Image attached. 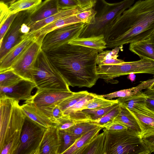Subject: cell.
I'll return each instance as SVG.
<instances>
[{
  "mask_svg": "<svg viewBox=\"0 0 154 154\" xmlns=\"http://www.w3.org/2000/svg\"><path fill=\"white\" fill-rule=\"evenodd\" d=\"M124 61L117 58H111L105 59L100 61L97 63L98 65H112L119 63L123 62Z\"/></svg>",
  "mask_w": 154,
  "mask_h": 154,
  "instance_id": "obj_46",
  "label": "cell"
},
{
  "mask_svg": "<svg viewBox=\"0 0 154 154\" xmlns=\"http://www.w3.org/2000/svg\"><path fill=\"white\" fill-rule=\"evenodd\" d=\"M68 43L94 49L100 53L106 48L103 35L87 38L78 37L71 40Z\"/></svg>",
  "mask_w": 154,
  "mask_h": 154,
  "instance_id": "obj_23",
  "label": "cell"
},
{
  "mask_svg": "<svg viewBox=\"0 0 154 154\" xmlns=\"http://www.w3.org/2000/svg\"><path fill=\"white\" fill-rule=\"evenodd\" d=\"M105 137V132L103 131L80 149L76 154H104Z\"/></svg>",
  "mask_w": 154,
  "mask_h": 154,
  "instance_id": "obj_25",
  "label": "cell"
},
{
  "mask_svg": "<svg viewBox=\"0 0 154 154\" xmlns=\"http://www.w3.org/2000/svg\"><path fill=\"white\" fill-rule=\"evenodd\" d=\"M22 40L0 59V72L11 69L14 63L36 39L32 32L23 35Z\"/></svg>",
  "mask_w": 154,
  "mask_h": 154,
  "instance_id": "obj_13",
  "label": "cell"
},
{
  "mask_svg": "<svg viewBox=\"0 0 154 154\" xmlns=\"http://www.w3.org/2000/svg\"><path fill=\"white\" fill-rule=\"evenodd\" d=\"M59 11L58 0H45L33 9L27 26L47 18Z\"/></svg>",
  "mask_w": 154,
  "mask_h": 154,
  "instance_id": "obj_17",
  "label": "cell"
},
{
  "mask_svg": "<svg viewBox=\"0 0 154 154\" xmlns=\"http://www.w3.org/2000/svg\"><path fill=\"white\" fill-rule=\"evenodd\" d=\"M135 0H123L113 3L97 0L93 7L97 11L94 20L87 24L79 37L87 38L106 35L110 26L119 16L133 4Z\"/></svg>",
  "mask_w": 154,
  "mask_h": 154,
  "instance_id": "obj_4",
  "label": "cell"
},
{
  "mask_svg": "<svg viewBox=\"0 0 154 154\" xmlns=\"http://www.w3.org/2000/svg\"><path fill=\"white\" fill-rule=\"evenodd\" d=\"M120 111L113 121L125 126L140 135V129L135 118L126 107L120 104Z\"/></svg>",
  "mask_w": 154,
  "mask_h": 154,
  "instance_id": "obj_24",
  "label": "cell"
},
{
  "mask_svg": "<svg viewBox=\"0 0 154 154\" xmlns=\"http://www.w3.org/2000/svg\"><path fill=\"white\" fill-rule=\"evenodd\" d=\"M78 2L79 7L82 9L94 7L96 3L97 0H76Z\"/></svg>",
  "mask_w": 154,
  "mask_h": 154,
  "instance_id": "obj_45",
  "label": "cell"
},
{
  "mask_svg": "<svg viewBox=\"0 0 154 154\" xmlns=\"http://www.w3.org/2000/svg\"><path fill=\"white\" fill-rule=\"evenodd\" d=\"M33 79L37 90L70 91L64 79L42 50L36 61Z\"/></svg>",
  "mask_w": 154,
  "mask_h": 154,
  "instance_id": "obj_6",
  "label": "cell"
},
{
  "mask_svg": "<svg viewBox=\"0 0 154 154\" xmlns=\"http://www.w3.org/2000/svg\"><path fill=\"white\" fill-rule=\"evenodd\" d=\"M145 102L146 106L149 109L154 111V98L146 95Z\"/></svg>",
  "mask_w": 154,
  "mask_h": 154,
  "instance_id": "obj_47",
  "label": "cell"
},
{
  "mask_svg": "<svg viewBox=\"0 0 154 154\" xmlns=\"http://www.w3.org/2000/svg\"><path fill=\"white\" fill-rule=\"evenodd\" d=\"M76 14L60 19L35 31L30 32L33 33L36 38H44L47 33L56 29L67 25L82 23V21L77 17Z\"/></svg>",
  "mask_w": 154,
  "mask_h": 154,
  "instance_id": "obj_19",
  "label": "cell"
},
{
  "mask_svg": "<svg viewBox=\"0 0 154 154\" xmlns=\"http://www.w3.org/2000/svg\"><path fill=\"white\" fill-rule=\"evenodd\" d=\"M105 133L104 154H146L139 135L129 129Z\"/></svg>",
  "mask_w": 154,
  "mask_h": 154,
  "instance_id": "obj_5",
  "label": "cell"
},
{
  "mask_svg": "<svg viewBox=\"0 0 154 154\" xmlns=\"http://www.w3.org/2000/svg\"><path fill=\"white\" fill-rule=\"evenodd\" d=\"M17 0H0V2L3 3L8 6Z\"/></svg>",
  "mask_w": 154,
  "mask_h": 154,
  "instance_id": "obj_49",
  "label": "cell"
},
{
  "mask_svg": "<svg viewBox=\"0 0 154 154\" xmlns=\"http://www.w3.org/2000/svg\"><path fill=\"white\" fill-rule=\"evenodd\" d=\"M45 53L69 86L90 88L95 84L97 50L67 43Z\"/></svg>",
  "mask_w": 154,
  "mask_h": 154,
  "instance_id": "obj_1",
  "label": "cell"
},
{
  "mask_svg": "<svg viewBox=\"0 0 154 154\" xmlns=\"http://www.w3.org/2000/svg\"><path fill=\"white\" fill-rule=\"evenodd\" d=\"M106 130L111 131H118L128 129L125 126L118 122L113 121L102 126Z\"/></svg>",
  "mask_w": 154,
  "mask_h": 154,
  "instance_id": "obj_44",
  "label": "cell"
},
{
  "mask_svg": "<svg viewBox=\"0 0 154 154\" xmlns=\"http://www.w3.org/2000/svg\"><path fill=\"white\" fill-rule=\"evenodd\" d=\"M17 14L16 13L10 15L3 24L0 26V43L2 42Z\"/></svg>",
  "mask_w": 154,
  "mask_h": 154,
  "instance_id": "obj_40",
  "label": "cell"
},
{
  "mask_svg": "<svg viewBox=\"0 0 154 154\" xmlns=\"http://www.w3.org/2000/svg\"><path fill=\"white\" fill-rule=\"evenodd\" d=\"M93 121L89 115L80 110L63 115L59 119L58 125L61 129L66 130L78 123Z\"/></svg>",
  "mask_w": 154,
  "mask_h": 154,
  "instance_id": "obj_21",
  "label": "cell"
},
{
  "mask_svg": "<svg viewBox=\"0 0 154 154\" xmlns=\"http://www.w3.org/2000/svg\"><path fill=\"white\" fill-rule=\"evenodd\" d=\"M25 116L40 125L48 128L54 125L50 119L34 103L25 100L20 106Z\"/></svg>",
  "mask_w": 154,
  "mask_h": 154,
  "instance_id": "obj_18",
  "label": "cell"
},
{
  "mask_svg": "<svg viewBox=\"0 0 154 154\" xmlns=\"http://www.w3.org/2000/svg\"><path fill=\"white\" fill-rule=\"evenodd\" d=\"M34 9L21 11L17 13L2 42L0 43V59L22 40L24 34L21 32V28L24 23L28 25Z\"/></svg>",
  "mask_w": 154,
  "mask_h": 154,
  "instance_id": "obj_11",
  "label": "cell"
},
{
  "mask_svg": "<svg viewBox=\"0 0 154 154\" xmlns=\"http://www.w3.org/2000/svg\"><path fill=\"white\" fill-rule=\"evenodd\" d=\"M86 8L82 9L78 7L60 10L56 14L47 18L28 26L30 29L29 32L35 31L50 23L64 17L76 14Z\"/></svg>",
  "mask_w": 154,
  "mask_h": 154,
  "instance_id": "obj_20",
  "label": "cell"
},
{
  "mask_svg": "<svg viewBox=\"0 0 154 154\" xmlns=\"http://www.w3.org/2000/svg\"><path fill=\"white\" fill-rule=\"evenodd\" d=\"M128 78L132 82H133L135 80L136 75L135 73H131L128 74Z\"/></svg>",
  "mask_w": 154,
  "mask_h": 154,
  "instance_id": "obj_50",
  "label": "cell"
},
{
  "mask_svg": "<svg viewBox=\"0 0 154 154\" xmlns=\"http://www.w3.org/2000/svg\"><path fill=\"white\" fill-rule=\"evenodd\" d=\"M146 96L143 92L141 91L131 96L120 97L117 99L119 103L131 110L139 105L145 103Z\"/></svg>",
  "mask_w": 154,
  "mask_h": 154,
  "instance_id": "obj_28",
  "label": "cell"
},
{
  "mask_svg": "<svg viewBox=\"0 0 154 154\" xmlns=\"http://www.w3.org/2000/svg\"><path fill=\"white\" fill-rule=\"evenodd\" d=\"M149 38L154 43V32L150 36Z\"/></svg>",
  "mask_w": 154,
  "mask_h": 154,
  "instance_id": "obj_51",
  "label": "cell"
},
{
  "mask_svg": "<svg viewBox=\"0 0 154 154\" xmlns=\"http://www.w3.org/2000/svg\"><path fill=\"white\" fill-rule=\"evenodd\" d=\"M123 45L116 47L112 50H106L103 51L98 54L97 63L105 59L111 58H117L119 50L122 49Z\"/></svg>",
  "mask_w": 154,
  "mask_h": 154,
  "instance_id": "obj_39",
  "label": "cell"
},
{
  "mask_svg": "<svg viewBox=\"0 0 154 154\" xmlns=\"http://www.w3.org/2000/svg\"><path fill=\"white\" fill-rule=\"evenodd\" d=\"M86 24L80 23L62 27L50 32L43 39L42 50L45 52H47L79 37Z\"/></svg>",
  "mask_w": 154,
  "mask_h": 154,
  "instance_id": "obj_9",
  "label": "cell"
},
{
  "mask_svg": "<svg viewBox=\"0 0 154 154\" xmlns=\"http://www.w3.org/2000/svg\"><path fill=\"white\" fill-rule=\"evenodd\" d=\"M43 38H37L14 63L11 67L15 73L23 79L34 83L33 72L36 60L42 51Z\"/></svg>",
  "mask_w": 154,
  "mask_h": 154,
  "instance_id": "obj_10",
  "label": "cell"
},
{
  "mask_svg": "<svg viewBox=\"0 0 154 154\" xmlns=\"http://www.w3.org/2000/svg\"><path fill=\"white\" fill-rule=\"evenodd\" d=\"M58 133L60 145L57 154H63L80 137L72 135L65 130H59Z\"/></svg>",
  "mask_w": 154,
  "mask_h": 154,
  "instance_id": "obj_29",
  "label": "cell"
},
{
  "mask_svg": "<svg viewBox=\"0 0 154 154\" xmlns=\"http://www.w3.org/2000/svg\"><path fill=\"white\" fill-rule=\"evenodd\" d=\"M149 95L150 97L154 98V94H149V95Z\"/></svg>",
  "mask_w": 154,
  "mask_h": 154,
  "instance_id": "obj_52",
  "label": "cell"
},
{
  "mask_svg": "<svg viewBox=\"0 0 154 154\" xmlns=\"http://www.w3.org/2000/svg\"><path fill=\"white\" fill-rule=\"evenodd\" d=\"M136 119L141 130L140 138L154 135V111L148 108L146 103L129 109Z\"/></svg>",
  "mask_w": 154,
  "mask_h": 154,
  "instance_id": "obj_12",
  "label": "cell"
},
{
  "mask_svg": "<svg viewBox=\"0 0 154 154\" xmlns=\"http://www.w3.org/2000/svg\"><path fill=\"white\" fill-rule=\"evenodd\" d=\"M87 91L74 92L69 97L65 98L58 103L60 108L63 112L64 111L76 104L89 93Z\"/></svg>",
  "mask_w": 154,
  "mask_h": 154,
  "instance_id": "obj_31",
  "label": "cell"
},
{
  "mask_svg": "<svg viewBox=\"0 0 154 154\" xmlns=\"http://www.w3.org/2000/svg\"><path fill=\"white\" fill-rule=\"evenodd\" d=\"M103 127L99 126L82 135L63 154H76L77 152L98 134Z\"/></svg>",
  "mask_w": 154,
  "mask_h": 154,
  "instance_id": "obj_26",
  "label": "cell"
},
{
  "mask_svg": "<svg viewBox=\"0 0 154 154\" xmlns=\"http://www.w3.org/2000/svg\"><path fill=\"white\" fill-rule=\"evenodd\" d=\"M35 88L34 83L23 79L11 86H0V96H5L19 101L26 100L32 96V91Z\"/></svg>",
  "mask_w": 154,
  "mask_h": 154,
  "instance_id": "obj_14",
  "label": "cell"
},
{
  "mask_svg": "<svg viewBox=\"0 0 154 154\" xmlns=\"http://www.w3.org/2000/svg\"><path fill=\"white\" fill-rule=\"evenodd\" d=\"M42 2V0H17L8 6L10 14L35 8Z\"/></svg>",
  "mask_w": 154,
  "mask_h": 154,
  "instance_id": "obj_27",
  "label": "cell"
},
{
  "mask_svg": "<svg viewBox=\"0 0 154 154\" xmlns=\"http://www.w3.org/2000/svg\"><path fill=\"white\" fill-rule=\"evenodd\" d=\"M15 73L11 68L0 72V86L8 87L13 85L23 79Z\"/></svg>",
  "mask_w": 154,
  "mask_h": 154,
  "instance_id": "obj_30",
  "label": "cell"
},
{
  "mask_svg": "<svg viewBox=\"0 0 154 154\" xmlns=\"http://www.w3.org/2000/svg\"><path fill=\"white\" fill-rule=\"evenodd\" d=\"M100 126L92 122H85L78 123L66 130L72 135L80 137L89 131Z\"/></svg>",
  "mask_w": 154,
  "mask_h": 154,
  "instance_id": "obj_32",
  "label": "cell"
},
{
  "mask_svg": "<svg viewBox=\"0 0 154 154\" xmlns=\"http://www.w3.org/2000/svg\"><path fill=\"white\" fill-rule=\"evenodd\" d=\"M58 6L59 10L79 7L76 0H58Z\"/></svg>",
  "mask_w": 154,
  "mask_h": 154,
  "instance_id": "obj_42",
  "label": "cell"
},
{
  "mask_svg": "<svg viewBox=\"0 0 154 154\" xmlns=\"http://www.w3.org/2000/svg\"><path fill=\"white\" fill-rule=\"evenodd\" d=\"M154 32V0H139L113 23L104 37L113 48L148 38Z\"/></svg>",
  "mask_w": 154,
  "mask_h": 154,
  "instance_id": "obj_2",
  "label": "cell"
},
{
  "mask_svg": "<svg viewBox=\"0 0 154 154\" xmlns=\"http://www.w3.org/2000/svg\"><path fill=\"white\" fill-rule=\"evenodd\" d=\"M118 103L117 99L115 100L107 99L102 97L101 95H97L95 98L84 107L83 109L104 108Z\"/></svg>",
  "mask_w": 154,
  "mask_h": 154,
  "instance_id": "obj_33",
  "label": "cell"
},
{
  "mask_svg": "<svg viewBox=\"0 0 154 154\" xmlns=\"http://www.w3.org/2000/svg\"><path fill=\"white\" fill-rule=\"evenodd\" d=\"M8 6L0 2V26L10 16Z\"/></svg>",
  "mask_w": 154,
  "mask_h": 154,
  "instance_id": "obj_43",
  "label": "cell"
},
{
  "mask_svg": "<svg viewBox=\"0 0 154 154\" xmlns=\"http://www.w3.org/2000/svg\"><path fill=\"white\" fill-rule=\"evenodd\" d=\"M146 95L154 94V82L152 85L143 92Z\"/></svg>",
  "mask_w": 154,
  "mask_h": 154,
  "instance_id": "obj_48",
  "label": "cell"
},
{
  "mask_svg": "<svg viewBox=\"0 0 154 154\" xmlns=\"http://www.w3.org/2000/svg\"><path fill=\"white\" fill-rule=\"evenodd\" d=\"M58 131L54 125L47 128L42 143L40 154H57L60 145Z\"/></svg>",
  "mask_w": 154,
  "mask_h": 154,
  "instance_id": "obj_16",
  "label": "cell"
},
{
  "mask_svg": "<svg viewBox=\"0 0 154 154\" xmlns=\"http://www.w3.org/2000/svg\"><path fill=\"white\" fill-rule=\"evenodd\" d=\"M129 49L140 59L146 57L154 60V43L149 38L130 43Z\"/></svg>",
  "mask_w": 154,
  "mask_h": 154,
  "instance_id": "obj_22",
  "label": "cell"
},
{
  "mask_svg": "<svg viewBox=\"0 0 154 154\" xmlns=\"http://www.w3.org/2000/svg\"><path fill=\"white\" fill-rule=\"evenodd\" d=\"M96 13L97 11L94 7H90L78 12L76 16L82 22L89 24L94 20Z\"/></svg>",
  "mask_w": 154,
  "mask_h": 154,
  "instance_id": "obj_38",
  "label": "cell"
},
{
  "mask_svg": "<svg viewBox=\"0 0 154 154\" xmlns=\"http://www.w3.org/2000/svg\"><path fill=\"white\" fill-rule=\"evenodd\" d=\"M141 140L146 154L154 153V135Z\"/></svg>",
  "mask_w": 154,
  "mask_h": 154,
  "instance_id": "obj_41",
  "label": "cell"
},
{
  "mask_svg": "<svg viewBox=\"0 0 154 154\" xmlns=\"http://www.w3.org/2000/svg\"><path fill=\"white\" fill-rule=\"evenodd\" d=\"M97 95L95 94L89 92L86 97L79 100L74 105L64 111L63 112V115L67 114L78 111L82 110L84 107L95 98Z\"/></svg>",
  "mask_w": 154,
  "mask_h": 154,
  "instance_id": "obj_35",
  "label": "cell"
},
{
  "mask_svg": "<svg viewBox=\"0 0 154 154\" xmlns=\"http://www.w3.org/2000/svg\"><path fill=\"white\" fill-rule=\"evenodd\" d=\"M131 73H147L154 76V60L144 57L136 61L97 66L98 79H103L107 83H117L118 81L114 78Z\"/></svg>",
  "mask_w": 154,
  "mask_h": 154,
  "instance_id": "obj_7",
  "label": "cell"
},
{
  "mask_svg": "<svg viewBox=\"0 0 154 154\" xmlns=\"http://www.w3.org/2000/svg\"><path fill=\"white\" fill-rule=\"evenodd\" d=\"M47 129L26 116L21 134L20 145L16 154H40Z\"/></svg>",
  "mask_w": 154,
  "mask_h": 154,
  "instance_id": "obj_8",
  "label": "cell"
},
{
  "mask_svg": "<svg viewBox=\"0 0 154 154\" xmlns=\"http://www.w3.org/2000/svg\"><path fill=\"white\" fill-rule=\"evenodd\" d=\"M38 107L54 124L57 120L63 115V112L57 104Z\"/></svg>",
  "mask_w": 154,
  "mask_h": 154,
  "instance_id": "obj_34",
  "label": "cell"
},
{
  "mask_svg": "<svg viewBox=\"0 0 154 154\" xmlns=\"http://www.w3.org/2000/svg\"><path fill=\"white\" fill-rule=\"evenodd\" d=\"M0 96V153L16 154L20 145L26 116L19 101L5 96Z\"/></svg>",
  "mask_w": 154,
  "mask_h": 154,
  "instance_id": "obj_3",
  "label": "cell"
},
{
  "mask_svg": "<svg viewBox=\"0 0 154 154\" xmlns=\"http://www.w3.org/2000/svg\"><path fill=\"white\" fill-rule=\"evenodd\" d=\"M119 103L108 107L94 109H85L82 110L89 115L94 121L101 118L111 110L117 106Z\"/></svg>",
  "mask_w": 154,
  "mask_h": 154,
  "instance_id": "obj_37",
  "label": "cell"
},
{
  "mask_svg": "<svg viewBox=\"0 0 154 154\" xmlns=\"http://www.w3.org/2000/svg\"><path fill=\"white\" fill-rule=\"evenodd\" d=\"M120 110V104L119 103L117 106L101 118L98 120L93 121L92 122L97 125L102 127L106 124L112 122L119 113Z\"/></svg>",
  "mask_w": 154,
  "mask_h": 154,
  "instance_id": "obj_36",
  "label": "cell"
},
{
  "mask_svg": "<svg viewBox=\"0 0 154 154\" xmlns=\"http://www.w3.org/2000/svg\"><path fill=\"white\" fill-rule=\"evenodd\" d=\"M74 93L70 91H51L37 90L35 94L26 100L34 103L38 106H46L58 104Z\"/></svg>",
  "mask_w": 154,
  "mask_h": 154,
  "instance_id": "obj_15",
  "label": "cell"
}]
</instances>
